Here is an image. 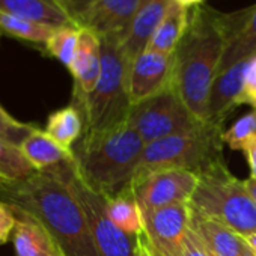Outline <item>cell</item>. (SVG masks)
Here are the masks:
<instances>
[{
	"mask_svg": "<svg viewBox=\"0 0 256 256\" xmlns=\"http://www.w3.org/2000/svg\"><path fill=\"white\" fill-rule=\"evenodd\" d=\"M0 202L36 218L54 236L65 256H98L84 211L59 166L22 181H0Z\"/></svg>",
	"mask_w": 256,
	"mask_h": 256,
	"instance_id": "1",
	"label": "cell"
},
{
	"mask_svg": "<svg viewBox=\"0 0 256 256\" xmlns=\"http://www.w3.org/2000/svg\"><path fill=\"white\" fill-rule=\"evenodd\" d=\"M230 32V14L199 5L190 11L187 29L174 52L172 86L204 124H208V100L218 76Z\"/></svg>",
	"mask_w": 256,
	"mask_h": 256,
	"instance_id": "2",
	"label": "cell"
},
{
	"mask_svg": "<svg viewBox=\"0 0 256 256\" xmlns=\"http://www.w3.org/2000/svg\"><path fill=\"white\" fill-rule=\"evenodd\" d=\"M145 142L128 120L96 133H83L74 151V164L82 178L104 198H112L132 184Z\"/></svg>",
	"mask_w": 256,
	"mask_h": 256,
	"instance_id": "3",
	"label": "cell"
},
{
	"mask_svg": "<svg viewBox=\"0 0 256 256\" xmlns=\"http://www.w3.org/2000/svg\"><path fill=\"white\" fill-rule=\"evenodd\" d=\"M100 40L102 64L98 83L89 95L72 101L83 116V133L104 132L120 125L128 119L132 108L128 92L130 60L124 54L119 41L113 38Z\"/></svg>",
	"mask_w": 256,
	"mask_h": 256,
	"instance_id": "4",
	"label": "cell"
},
{
	"mask_svg": "<svg viewBox=\"0 0 256 256\" xmlns=\"http://www.w3.org/2000/svg\"><path fill=\"white\" fill-rule=\"evenodd\" d=\"M198 176L199 182L190 200L193 208L241 235L256 234V202L244 181L229 172L223 158L206 166Z\"/></svg>",
	"mask_w": 256,
	"mask_h": 256,
	"instance_id": "5",
	"label": "cell"
},
{
	"mask_svg": "<svg viewBox=\"0 0 256 256\" xmlns=\"http://www.w3.org/2000/svg\"><path fill=\"white\" fill-rule=\"evenodd\" d=\"M222 130L205 125L196 132L169 136L145 145L138 172L180 169L199 174L222 160ZM134 174V175H136Z\"/></svg>",
	"mask_w": 256,
	"mask_h": 256,
	"instance_id": "6",
	"label": "cell"
},
{
	"mask_svg": "<svg viewBox=\"0 0 256 256\" xmlns=\"http://www.w3.org/2000/svg\"><path fill=\"white\" fill-rule=\"evenodd\" d=\"M126 120L145 145L169 136L196 132L206 125L188 110L174 86L133 104Z\"/></svg>",
	"mask_w": 256,
	"mask_h": 256,
	"instance_id": "7",
	"label": "cell"
},
{
	"mask_svg": "<svg viewBox=\"0 0 256 256\" xmlns=\"http://www.w3.org/2000/svg\"><path fill=\"white\" fill-rule=\"evenodd\" d=\"M58 166L84 211L98 256H134L136 236L126 235L108 218L106 198L82 178L74 160Z\"/></svg>",
	"mask_w": 256,
	"mask_h": 256,
	"instance_id": "8",
	"label": "cell"
},
{
	"mask_svg": "<svg viewBox=\"0 0 256 256\" xmlns=\"http://www.w3.org/2000/svg\"><path fill=\"white\" fill-rule=\"evenodd\" d=\"M199 176L192 170L160 169L138 172L130 188L140 210H152L172 204L190 202L198 187Z\"/></svg>",
	"mask_w": 256,
	"mask_h": 256,
	"instance_id": "9",
	"label": "cell"
},
{
	"mask_svg": "<svg viewBox=\"0 0 256 256\" xmlns=\"http://www.w3.org/2000/svg\"><path fill=\"white\" fill-rule=\"evenodd\" d=\"M190 202L144 210V232L156 256H181L190 229Z\"/></svg>",
	"mask_w": 256,
	"mask_h": 256,
	"instance_id": "10",
	"label": "cell"
},
{
	"mask_svg": "<svg viewBox=\"0 0 256 256\" xmlns=\"http://www.w3.org/2000/svg\"><path fill=\"white\" fill-rule=\"evenodd\" d=\"M174 54L145 50L132 64L128 71V92L132 106L151 98L172 86Z\"/></svg>",
	"mask_w": 256,
	"mask_h": 256,
	"instance_id": "11",
	"label": "cell"
},
{
	"mask_svg": "<svg viewBox=\"0 0 256 256\" xmlns=\"http://www.w3.org/2000/svg\"><path fill=\"white\" fill-rule=\"evenodd\" d=\"M148 0H100L76 24L100 38H113L122 42L128 28Z\"/></svg>",
	"mask_w": 256,
	"mask_h": 256,
	"instance_id": "12",
	"label": "cell"
},
{
	"mask_svg": "<svg viewBox=\"0 0 256 256\" xmlns=\"http://www.w3.org/2000/svg\"><path fill=\"white\" fill-rule=\"evenodd\" d=\"M248 60L238 62L216 77L208 100V125L222 130L228 116L241 106V92Z\"/></svg>",
	"mask_w": 256,
	"mask_h": 256,
	"instance_id": "13",
	"label": "cell"
},
{
	"mask_svg": "<svg viewBox=\"0 0 256 256\" xmlns=\"http://www.w3.org/2000/svg\"><path fill=\"white\" fill-rule=\"evenodd\" d=\"M190 212V228L204 241L208 250L217 256H252L253 252L244 236L229 226L202 214L196 208Z\"/></svg>",
	"mask_w": 256,
	"mask_h": 256,
	"instance_id": "14",
	"label": "cell"
},
{
	"mask_svg": "<svg viewBox=\"0 0 256 256\" xmlns=\"http://www.w3.org/2000/svg\"><path fill=\"white\" fill-rule=\"evenodd\" d=\"M101 40L90 30L80 29V38L77 52L71 66L68 68L74 78V98H82L89 95L100 78L101 74Z\"/></svg>",
	"mask_w": 256,
	"mask_h": 256,
	"instance_id": "15",
	"label": "cell"
},
{
	"mask_svg": "<svg viewBox=\"0 0 256 256\" xmlns=\"http://www.w3.org/2000/svg\"><path fill=\"white\" fill-rule=\"evenodd\" d=\"M170 2L172 0H148L134 17L120 42V48L130 64L148 48Z\"/></svg>",
	"mask_w": 256,
	"mask_h": 256,
	"instance_id": "16",
	"label": "cell"
},
{
	"mask_svg": "<svg viewBox=\"0 0 256 256\" xmlns=\"http://www.w3.org/2000/svg\"><path fill=\"white\" fill-rule=\"evenodd\" d=\"M256 56V5L232 12L230 34L218 72Z\"/></svg>",
	"mask_w": 256,
	"mask_h": 256,
	"instance_id": "17",
	"label": "cell"
},
{
	"mask_svg": "<svg viewBox=\"0 0 256 256\" xmlns=\"http://www.w3.org/2000/svg\"><path fill=\"white\" fill-rule=\"evenodd\" d=\"M16 214L18 218L14 230L17 256H65L54 236L36 218L22 212Z\"/></svg>",
	"mask_w": 256,
	"mask_h": 256,
	"instance_id": "18",
	"label": "cell"
},
{
	"mask_svg": "<svg viewBox=\"0 0 256 256\" xmlns=\"http://www.w3.org/2000/svg\"><path fill=\"white\" fill-rule=\"evenodd\" d=\"M20 151L36 172L52 169L65 162L74 160V151L60 146L47 132L35 130L20 144Z\"/></svg>",
	"mask_w": 256,
	"mask_h": 256,
	"instance_id": "19",
	"label": "cell"
},
{
	"mask_svg": "<svg viewBox=\"0 0 256 256\" xmlns=\"http://www.w3.org/2000/svg\"><path fill=\"white\" fill-rule=\"evenodd\" d=\"M188 18H190V11L180 6L172 0L146 50H152L164 54H174L176 46L180 44L187 29Z\"/></svg>",
	"mask_w": 256,
	"mask_h": 256,
	"instance_id": "20",
	"label": "cell"
},
{
	"mask_svg": "<svg viewBox=\"0 0 256 256\" xmlns=\"http://www.w3.org/2000/svg\"><path fill=\"white\" fill-rule=\"evenodd\" d=\"M106 211L108 218L126 235L138 236L144 232L142 210L130 186L116 196L106 198Z\"/></svg>",
	"mask_w": 256,
	"mask_h": 256,
	"instance_id": "21",
	"label": "cell"
},
{
	"mask_svg": "<svg viewBox=\"0 0 256 256\" xmlns=\"http://www.w3.org/2000/svg\"><path fill=\"white\" fill-rule=\"evenodd\" d=\"M0 11L56 28L72 24L52 0H0Z\"/></svg>",
	"mask_w": 256,
	"mask_h": 256,
	"instance_id": "22",
	"label": "cell"
},
{
	"mask_svg": "<svg viewBox=\"0 0 256 256\" xmlns=\"http://www.w3.org/2000/svg\"><path fill=\"white\" fill-rule=\"evenodd\" d=\"M46 132L60 146L72 150V145L83 136L84 132V122L80 110L74 104L56 110L47 119Z\"/></svg>",
	"mask_w": 256,
	"mask_h": 256,
	"instance_id": "23",
	"label": "cell"
},
{
	"mask_svg": "<svg viewBox=\"0 0 256 256\" xmlns=\"http://www.w3.org/2000/svg\"><path fill=\"white\" fill-rule=\"evenodd\" d=\"M54 30L56 26H50L46 23L34 22L24 17L0 11V35H6L10 38H16L26 42L46 46V42L48 41V38Z\"/></svg>",
	"mask_w": 256,
	"mask_h": 256,
	"instance_id": "24",
	"label": "cell"
},
{
	"mask_svg": "<svg viewBox=\"0 0 256 256\" xmlns=\"http://www.w3.org/2000/svg\"><path fill=\"white\" fill-rule=\"evenodd\" d=\"M35 172L17 145L0 138V181H22Z\"/></svg>",
	"mask_w": 256,
	"mask_h": 256,
	"instance_id": "25",
	"label": "cell"
},
{
	"mask_svg": "<svg viewBox=\"0 0 256 256\" xmlns=\"http://www.w3.org/2000/svg\"><path fill=\"white\" fill-rule=\"evenodd\" d=\"M78 38L80 29L72 24L56 28V30L52 34V36L44 46L46 53H48L52 58L58 59L60 64L70 68L77 52Z\"/></svg>",
	"mask_w": 256,
	"mask_h": 256,
	"instance_id": "26",
	"label": "cell"
},
{
	"mask_svg": "<svg viewBox=\"0 0 256 256\" xmlns=\"http://www.w3.org/2000/svg\"><path fill=\"white\" fill-rule=\"evenodd\" d=\"M256 134V110H252L236 119L226 132L222 133V140L230 150H240L244 140Z\"/></svg>",
	"mask_w": 256,
	"mask_h": 256,
	"instance_id": "27",
	"label": "cell"
},
{
	"mask_svg": "<svg viewBox=\"0 0 256 256\" xmlns=\"http://www.w3.org/2000/svg\"><path fill=\"white\" fill-rule=\"evenodd\" d=\"M36 126L24 124L12 118L2 106H0V138L20 146V144L35 130Z\"/></svg>",
	"mask_w": 256,
	"mask_h": 256,
	"instance_id": "28",
	"label": "cell"
},
{
	"mask_svg": "<svg viewBox=\"0 0 256 256\" xmlns=\"http://www.w3.org/2000/svg\"><path fill=\"white\" fill-rule=\"evenodd\" d=\"M52 2L68 17V20L76 26L77 22L100 0H52Z\"/></svg>",
	"mask_w": 256,
	"mask_h": 256,
	"instance_id": "29",
	"label": "cell"
},
{
	"mask_svg": "<svg viewBox=\"0 0 256 256\" xmlns=\"http://www.w3.org/2000/svg\"><path fill=\"white\" fill-rule=\"evenodd\" d=\"M241 104H247L253 110H256V56H253L248 60V66L246 70L241 92Z\"/></svg>",
	"mask_w": 256,
	"mask_h": 256,
	"instance_id": "30",
	"label": "cell"
},
{
	"mask_svg": "<svg viewBox=\"0 0 256 256\" xmlns=\"http://www.w3.org/2000/svg\"><path fill=\"white\" fill-rule=\"evenodd\" d=\"M17 220L18 218L14 210L5 202H0V246L10 240L11 234L16 230Z\"/></svg>",
	"mask_w": 256,
	"mask_h": 256,
	"instance_id": "31",
	"label": "cell"
},
{
	"mask_svg": "<svg viewBox=\"0 0 256 256\" xmlns=\"http://www.w3.org/2000/svg\"><path fill=\"white\" fill-rule=\"evenodd\" d=\"M181 256H211V252L208 250V247L204 244V241L198 236V234L192 228L188 229L186 235Z\"/></svg>",
	"mask_w": 256,
	"mask_h": 256,
	"instance_id": "32",
	"label": "cell"
},
{
	"mask_svg": "<svg viewBox=\"0 0 256 256\" xmlns=\"http://www.w3.org/2000/svg\"><path fill=\"white\" fill-rule=\"evenodd\" d=\"M240 151L244 152L248 169H250V178L256 180V134L250 136L244 144L241 145Z\"/></svg>",
	"mask_w": 256,
	"mask_h": 256,
	"instance_id": "33",
	"label": "cell"
},
{
	"mask_svg": "<svg viewBox=\"0 0 256 256\" xmlns=\"http://www.w3.org/2000/svg\"><path fill=\"white\" fill-rule=\"evenodd\" d=\"M134 256H156L151 246H150V241L145 235V232H140L138 236H136V248H134Z\"/></svg>",
	"mask_w": 256,
	"mask_h": 256,
	"instance_id": "34",
	"label": "cell"
},
{
	"mask_svg": "<svg viewBox=\"0 0 256 256\" xmlns=\"http://www.w3.org/2000/svg\"><path fill=\"white\" fill-rule=\"evenodd\" d=\"M174 2H175V4H178L180 6H182V8H186V10L192 11L193 8H196V6L202 5V4H204V0H174Z\"/></svg>",
	"mask_w": 256,
	"mask_h": 256,
	"instance_id": "35",
	"label": "cell"
},
{
	"mask_svg": "<svg viewBox=\"0 0 256 256\" xmlns=\"http://www.w3.org/2000/svg\"><path fill=\"white\" fill-rule=\"evenodd\" d=\"M244 186H246L247 192L250 193V196L253 198V200L256 202V180L247 178V180H244Z\"/></svg>",
	"mask_w": 256,
	"mask_h": 256,
	"instance_id": "36",
	"label": "cell"
},
{
	"mask_svg": "<svg viewBox=\"0 0 256 256\" xmlns=\"http://www.w3.org/2000/svg\"><path fill=\"white\" fill-rule=\"evenodd\" d=\"M246 242L248 244V247L252 248L253 253H256V234H248V235H242Z\"/></svg>",
	"mask_w": 256,
	"mask_h": 256,
	"instance_id": "37",
	"label": "cell"
},
{
	"mask_svg": "<svg viewBox=\"0 0 256 256\" xmlns=\"http://www.w3.org/2000/svg\"><path fill=\"white\" fill-rule=\"evenodd\" d=\"M211 256H217V254H214V253H211Z\"/></svg>",
	"mask_w": 256,
	"mask_h": 256,
	"instance_id": "38",
	"label": "cell"
},
{
	"mask_svg": "<svg viewBox=\"0 0 256 256\" xmlns=\"http://www.w3.org/2000/svg\"><path fill=\"white\" fill-rule=\"evenodd\" d=\"M252 256H256V253H253V254H252Z\"/></svg>",
	"mask_w": 256,
	"mask_h": 256,
	"instance_id": "39",
	"label": "cell"
}]
</instances>
